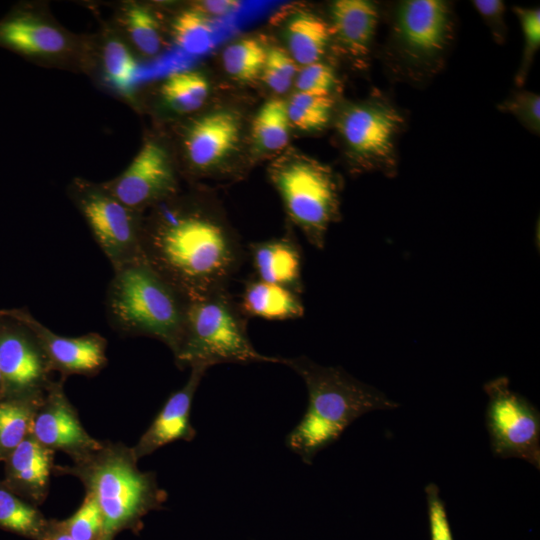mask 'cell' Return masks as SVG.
Returning a JSON list of instances; mask_svg holds the SVG:
<instances>
[{
	"instance_id": "obj_1",
	"label": "cell",
	"mask_w": 540,
	"mask_h": 540,
	"mask_svg": "<svg viewBox=\"0 0 540 540\" xmlns=\"http://www.w3.org/2000/svg\"><path fill=\"white\" fill-rule=\"evenodd\" d=\"M173 197L143 217L144 260L188 302L228 289L244 260L242 244L220 218Z\"/></svg>"
},
{
	"instance_id": "obj_2",
	"label": "cell",
	"mask_w": 540,
	"mask_h": 540,
	"mask_svg": "<svg viewBox=\"0 0 540 540\" xmlns=\"http://www.w3.org/2000/svg\"><path fill=\"white\" fill-rule=\"evenodd\" d=\"M281 364L303 379L308 392L307 409L286 437L287 447L305 464H312L317 453L335 443L362 415L399 407L384 392L341 367L323 366L306 356L281 357Z\"/></svg>"
},
{
	"instance_id": "obj_3",
	"label": "cell",
	"mask_w": 540,
	"mask_h": 540,
	"mask_svg": "<svg viewBox=\"0 0 540 540\" xmlns=\"http://www.w3.org/2000/svg\"><path fill=\"white\" fill-rule=\"evenodd\" d=\"M137 462L132 447L104 440L71 465L54 466L53 474L78 478L96 499L103 517L101 540H113L124 529H140L147 513L164 508L167 491L155 472L141 471Z\"/></svg>"
},
{
	"instance_id": "obj_4",
	"label": "cell",
	"mask_w": 540,
	"mask_h": 540,
	"mask_svg": "<svg viewBox=\"0 0 540 540\" xmlns=\"http://www.w3.org/2000/svg\"><path fill=\"white\" fill-rule=\"evenodd\" d=\"M105 299L110 326L122 336H145L173 353L184 327L188 300L143 259L116 270Z\"/></svg>"
},
{
	"instance_id": "obj_5",
	"label": "cell",
	"mask_w": 540,
	"mask_h": 540,
	"mask_svg": "<svg viewBox=\"0 0 540 540\" xmlns=\"http://www.w3.org/2000/svg\"><path fill=\"white\" fill-rule=\"evenodd\" d=\"M173 356L180 369H208L222 363L281 364V357L267 356L254 348L247 333L246 317L228 289L188 302Z\"/></svg>"
},
{
	"instance_id": "obj_6",
	"label": "cell",
	"mask_w": 540,
	"mask_h": 540,
	"mask_svg": "<svg viewBox=\"0 0 540 540\" xmlns=\"http://www.w3.org/2000/svg\"><path fill=\"white\" fill-rule=\"evenodd\" d=\"M451 6L441 0L398 3L390 29L387 54L401 74L414 80L441 67L453 37Z\"/></svg>"
},
{
	"instance_id": "obj_7",
	"label": "cell",
	"mask_w": 540,
	"mask_h": 540,
	"mask_svg": "<svg viewBox=\"0 0 540 540\" xmlns=\"http://www.w3.org/2000/svg\"><path fill=\"white\" fill-rule=\"evenodd\" d=\"M270 176L290 220L312 246L323 249L326 232L340 215L336 176L320 163L299 158L277 164Z\"/></svg>"
},
{
	"instance_id": "obj_8",
	"label": "cell",
	"mask_w": 540,
	"mask_h": 540,
	"mask_svg": "<svg viewBox=\"0 0 540 540\" xmlns=\"http://www.w3.org/2000/svg\"><path fill=\"white\" fill-rule=\"evenodd\" d=\"M70 192L113 270L144 259L143 213L121 203L103 184L76 181Z\"/></svg>"
},
{
	"instance_id": "obj_9",
	"label": "cell",
	"mask_w": 540,
	"mask_h": 540,
	"mask_svg": "<svg viewBox=\"0 0 540 540\" xmlns=\"http://www.w3.org/2000/svg\"><path fill=\"white\" fill-rule=\"evenodd\" d=\"M485 424L493 455L522 459L540 469V413L501 376L485 383Z\"/></svg>"
},
{
	"instance_id": "obj_10",
	"label": "cell",
	"mask_w": 540,
	"mask_h": 540,
	"mask_svg": "<svg viewBox=\"0 0 540 540\" xmlns=\"http://www.w3.org/2000/svg\"><path fill=\"white\" fill-rule=\"evenodd\" d=\"M400 112L384 100L346 106L339 114V135L358 168L392 175L396 169L395 141L403 126Z\"/></svg>"
},
{
	"instance_id": "obj_11",
	"label": "cell",
	"mask_w": 540,
	"mask_h": 540,
	"mask_svg": "<svg viewBox=\"0 0 540 540\" xmlns=\"http://www.w3.org/2000/svg\"><path fill=\"white\" fill-rule=\"evenodd\" d=\"M0 372L4 398L40 399L53 382L36 335L13 309H0Z\"/></svg>"
},
{
	"instance_id": "obj_12",
	"label": "cell",
	"mask_w": 540,
	"mask_h": 540,
	"mask_svg": "<svg viewBox=\"0 0 540 540\" xmlns=\"http://www.w3.org/2000/svg\"><path fill=\"white\" fill-rule=\"evenodd\" d=\"M104 187L127 207L142 213L176 195L178 182L166 150L147 141L131 164Z\"/></svg>"
},
{
	"instance_id": "obj_13",
	"label": "cell",
	"mask_w": 540,
	"mask_h": 540,
	"mask_svg": "<svg viewBox=\"0 0 540 540\" xmlns=\"http://www.w3.org/2000/svg\"><path fill=\"white\" fill-rule=\"evenodd\" d=\"M65 378L53 380L37 407L30 435L47 448L62 451L72 460L95 450L101 443L85 430L64 391Z\"/></svg>"
},
{
	"instance_id": "obj_14",
	"label": "cell",
	"mask_w": 540,
	"mask_h": 540,
	"mask_svg": "<svg viewBox=\"0 0 540 540\" xmlns=\"http://www.w3.org/2000/svg\"><path fill=\"white\" fill-rule=\"evenodd\" d=\"M13 312L36 335L53 373L65 379L70 375L94 376L107 365V340L102 335L89 332L77 337L61 336L27 309L14 308Z\"/></svg>"
},
{
	"instance_id": "obj_15",
	"label": "cell",
	"mask_w": 540,
	"mask_h": 540,
	"mask_svg": "<svg viewBox=\"0 0 540 540\" xmlns=\"http://www.w3.org/2000/svg\"><path fill=\"white\" fill-rule=\"evenodd\" d=\"M207 369L191 368L183 387L170 394L154 420L132 447L136 458L150 455L177 440L192 441L196 430L191 424V408L195 393Z\"/></svg>"
},
{
	"instance_id": "obj_16",
	"label": "cell",
	"mask_w": 540,
	"mask_h": 540,
	"mask_svg": "<svg viewBox=\"0 0 540 540\" xmlns=\"http://www.w3.org/2000/svg\"><path fill=\"white\" fill-rule=\"evenodd\" d=\"M240 131L239 119L231 111H216L197 119L184 141L191 167L199 172L218 167L237 147Z\"/></svg>"
},
{
	"instance_id": "obj_17",
	"label": "cell",
	"mask_w": 540,
	"mask_h": 540,
	"mask_svg": "<svg viewBox=\"0 0 540 540\" xmlns=\"http://www.w3.org/2000/svg\"><path fill=\"white\" fill-rule=\"evenodd\" d=\"M54 456V450L29 434L3 461L2 481L21 498L33 505H40L49 492Z\"/></svg>"
},
{
	"instance_id": "obj_18",
	"label": "cell",
	"mask_w": 540,
	"mask_h": 540,
	"mask_svg": "<svg viewBox=\"0 0 540 540\" xmlns=\"http://www.w3.org/2000/svg\"><path fill=\"white\" fill-rule=\"evenodd\" d=\"M0 47L26 57H42L63 52L67 40L56 27L16 8L0 20Z\"/></svg>"
},
{
	"instance_id": "obj_19",
	"label": "cell",
	"mask_w": 540,
	"mask_h": 540,
	"mask_svg": "<svg viewBox=\"0 0 540 540\" xmlns=\"http://www.w3.org/2000/svg\"><path fill=\"white\" fill-rule=\"evenodd\" d=\"M256 278L303 292L302 254L299 244L288 236L253 242L248 247Z\"/></svg>"
},
{
	"instance_id": "obj_20",
	"label": "cell",
	"mask_w": 540,
	"mask_h": 540,
	"mask_svg": "<svg viewBox=\"0 0 540 540\" xmlns=\"http://www.w3.org/2000/svg\"><path fill=\"white\" fill-rule=\"evenodd\" d=\"M331 36L352 56H366L378 21L377 6L367 0H337L330 7Z\"/></svg>"
},
{
	"instance_id": "obj_21",
	"label": "cell",
	"mask_w": 540,
	"mask_h": 540,
	"mask_svg": "<svg viewBox=\"0 0 540 540\" xmlns=\"http://www.w3.org/2000/svg\"><path fill=\"white\" fill-rule=\"evenodd\" d=\"M238 305L246 318L276 321L301 318L305 311L300 294L258 278L245 283Z\"/></svg>"
},
{
	"instance_id": "obj_22",
	"label": "cell",
	"mask_w": 540,
	"mask_h": 540,
	"mask_svg": "<svg viewBox=\"0 0 540 540\" xmlns=\"http://www.w3.org/2000/svg\"><path fill=\"white\" fill-rule=\"evenodd\" d=\"M287 45L290 56L302 66L320 61L331 38L329 24L317 15H296L287 25Z\"/></svg>"
},
{
	"instance_id": "obj_23",
	"label": "cell",
	"mask_w": 540,
	"mask_h": 540,
	"mask_svg": "<svg viewBox=\"0 0 540 540\" xmlns=\"http://www.w3.org/2000/svg\"><path fill=\"white\" fill-rule=\"evenodd\" d=\"M49 521L36 505L26 501L0 480V528L20 536L43 540Z\"/></svg>"
},
{
	"instance_id": "obj_24",
	"label": "cell",
	"mask_w": 540,
	"mask_h": 540,
	"mask_svg": "<svg viewBox=\"0 0 540 540\" xmlns=\"http://www.w3.org/2000/svg\"><path fill=\"white\" fill-rule=\"evenodd\" d=\"M43 397L0 400V462L29 435L33 415Z\"/></svg>"
},
{
	"instance_id": "obj_25",
	"label": "cell",
	"mask_w": 540,
	"mask_h": 540,
	"mask_svg": "<svg viewBox=\"0 0 540 540\" xmlns=\"http://www.w3.org/2000/svg\"><path fill=\"white\" fill-rule=\"evenodd\" d=\"M209 94V83L199 72L180 71L169 75L161 86L166 105L177 113L198 110Z\"/></svg>"
},
{
	"instance_id": "obj_26",
	"label": "cell",
	"mask_w": 540,
	"mask_h": 540,
	"mask_svg": "<svg viewBox=\"0 0 540 540\" xmlns=\"http://www.w3.org/2000/svg\"><path fill=\"white\" fill-rule=\"evenodd\" d=\"M290 128L287 102L271 99L261 106L254 118L253 140L262 150L278 151L288 144Z\"/></svg>"
},
{
	"instance_id": "obj_27",
	"label": "cell",
	"mask_w": 540,
	"mask_h": 540,
	"mask_svg": "<svg viewBox=\"0 0 540 540\" xmlns=\"http://www.w3.org/2000/svg\"><path fill=\"white\" fill-rule=\"evenodd\" d=\"M176 44L186 53L202 55L214 46L215 32L211 20L201 10L180 13L173 23Z\"/></svg>"
},
{
	"instance_id": "obj_28",
	"label": "cell",
	"mask_w": 540,
	"mask_h": 540,
	"mask_svg": "<svg viewBox=\"0 0 540 540\" xmlns=\"http://www.w3.org/2000/svg\"><path fill=\"white\" fill-rule=\"evenodd\" d=\"M267 49L256 38H245L227 46L222 55L226 72L234 79L249 82L262 72Z\"/></svg>"
},
{
	"instance_id": "obj_29",
	"label": "cell",
	"mask_w": 540,
	"mask_h": 540,
	"mask_svg": "<svg viewBox=\"0 0 540 540\" xmlns=\"http://www.w3.org/2000/svg\"><path fill=\"white\" fill-rule=\"evenodd\" d=\"M332 95L296 92L287 103L291 126L307 132L322 130L331 118Z\"/></svg>"
},
{
	"instance_id": "obj_30",
	"label": "cell",
	"mask_w": 540,
	"mask_h": 540,
	"mask_svg": "<svg viewBox=\"0 0 540 540\" xmlns=\"http://www.w3.org/2000/svg\"><path fill=\"white\" fill-rule=\"evenodd\" d=\"M103 65L108 82L120 93L131 94L137 64L126 45L117 39L108 41L103 51Z\"/></svg>"
},
{
	"instance_id": "obj_31",
	"label": "cell",
	"mask_w": 540,
	"mask_h": 540,
	"mask_svg": "<svg viewBox=\"0 0 540 540\" xmlns=\"http://www.w3.org/2000/svg\"><path fill=\"white\" fill-rule=\"evenodd\" d=\"M125 23L134 45L145 55L153 56L161 49V35L154 15L145 7L131 5L125 12Z\"/></svg>"
},
{
	"instance_id": "obj_32",
	"label": "cell",
	"mask_w": 540,
	"mask_h": 540,
	"mask_svg": "<svg viewBox=\"0 0 540 540\" xmlns=\"http://www.w3.org/2000/svg\"><path fill=\"white\" fill-rule=\"evenodd\" d=\"M65 531L74 540H101L103 517L96 499L86 493L80 507L72 516L61 521Z\"/></svg>"
},
{
	"instance_id": "obj_33",
	"label": "cell",
	"mask_w": 540,
	"mask_h": 540,
	"mask_svg": "<svg viewBox=\"0 0 540 540\" xmlns=\"http://www.w3.org/2000/svg\"><path fill=\"white\" fill-rule=\"evenodd\" d=\"M297 73V63L286 50L281 47H272L267 50L261 76L269 88L277 93L286 92Z\"/></svg>"
},
{
	"instance_id": "obj_34",
	"label": "cell",
	"mask_w": 540,
	"mask_h": 540,
	"mask_svg": "<svg viewBox=\"0 0 540 540\" xmlns=\"http://www.w3.org/2000/svg\"><path fill=\"white\" fill-rule=\"evenodd\" d=\"M514 11L519 19L524 39L522 61L515 77L517 84L522 85L540 46V10L515 7Z\"/></svg>"
},
{
	"instance_id": "obj_35",
	"label": "cell",
	"mask_w": 540,
	"mask_h": 540,
	"mask_svg": "<svg viewBox=\"0 0 540 540\" xmlns=\"http://www.w3.org/2000/svg\"><path fill=\"white\" fill-rule=\"evenodd\" d=\"M503 112L512 114L529 131L539 134L540 131V98L530 91H518L500 105Z\"/></svg>"
},
{
	"instance_id": "obj_36",
	"label": "cell",
	"mask_w": 540,
	"mask_h": 540,
	"mask_svg": "<svg viewBox=\"0 0 540 540\" xmlns=\"http://www.w3.org/2000/svg\"><path fill=\"white\" fill-rule=\"evenodd\" d=\"M295 85L298 92L331 95L336 85V76L332 67L318 61L298 71Z\"/></svg>"
},
{
	"instance_id": "obj_37",
	"label": "cell",
	"mask_w": 540,
	"mask_h": 540,
	"mask_svg": "<svg viewBox=\"0 0 540 540\" xmlns=\"http://www.w3.org/2000/svg\"><path fill=\"white\" fill-rule=\"evenodd\" d=\"M431 540H453L444 501L439 487L428 483L425 488Z\"/></svg>"
},
{
	"instance_id": "obj_38",
	"label": "cell",
	"mask_w": 540,
	"mask_h": 540,
	"mask_svg": "<svg viewBox=\"0 0 540 540\" xmlns=\"http://www.w3.org/2000/svg\"><path fill=\"white\" fill-rule=\"evenodd\" d=\"M472 3L495 41L503 43L506 36L505 3L500 0H474Z\"/></svg>"
},
{
	"instance_id": "obj_39",
	"label": "cell",
	"mask_w": 540,
	"mask_h": 540,
	"mask_svg": "<svg viewBox=\"0 0 540 540\" xmlns=\"http://www.w3.org/2000/svg\"><path fill=\"white\" fill-rule=\"evenodd\" d=\"M239 6L237 1L233 0H215L204 1L201 4L203 13H212L214 15H226L236 10Z\"/></svg>"
},
{
	"instance_id": "obj_40",
	"label": "cell",
	"mask_w": 540,
	"mask_h": 540,
	"mask_svg": "<svg viewBox=\"0 0 540 540\" xmlns=\"http://www.w3.org/2000/svg\"><path fill=\"white\" fill-rule=\"evenodd\" d=\"M43 540H74L63 528L61 521H49L48 529Z\"/></svg>"
},
{
	"instance_id": "obj_41",
	"label": "cell",
	"mask_w": 540,
	"mask_h": 540,
	"mask_svg": "<svg viewBox=\"0 0 540 540\" xmlns=\"http://www.w3.org/2000/svg\"><path fill=\"white\" fill-rule=\"evenodd\" d=\"M5 397L3 379L0 372V400Z\"/></svg>"
}]
</instances>
